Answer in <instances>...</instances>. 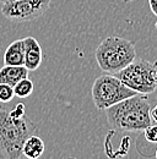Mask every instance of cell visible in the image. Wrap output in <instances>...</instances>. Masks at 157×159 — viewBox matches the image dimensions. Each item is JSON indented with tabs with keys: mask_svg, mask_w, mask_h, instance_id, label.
<instances>
[{
	"mask_svg": "<svg viewBox=\"0 0 157 159\" xmlns=\"http://www.w3.org/2000/svg\"><path fill=\"white\" fill-rule=\"evenodd\" d=\"M38 126L26 114L12 116L10 108L0 107V154L4 159H20L25 141L35 135Z\"/></svg>",
	"mask_w": 157,
	"mask_h": 159,
	"instance_id": "6da1fadb",
	"label": "cell"
},
{
	"mask_svg": "<svg viewBox=\"0 0 157 159\" xmlns=\"http://www.w3.org/2000/svg\"><path fill=\"white\" fill-rule=\"evenodd\" d=\"M150 109L146 94H135L107 108V121L114 130L144 131L152 121Z\"/></svg>",
	"mask_w": 157,
	"mask_h": 159,
	"instance_id": "7a4b0ae2",
	"label": "cell"
},
{
	"mask_svg": "<svg viewBox=\"0 0 157 159\" xmlns=\"http://www.w3.org/2000/svg\"><path fill=\"white\" fill-rule=\"evenodd\" d=\"M95 58L102 71L116 75L135 60L136 50L131 40L109 36L98 44Z\"/></svg>",
	"mask_w": 157,
	"mask_h": 159,
	"instance_id": "3957f363",
	"label": "cell"
},
{
	"mask_svg": "<svg viewBox=\"0 0 157 159\" xmlns=\"http://www.w3.org/2000/svg\"><path fill=\"white\" fill-rule=\"evenodd\" d=\"M116 76L137 94L147 96L157 89V61L134 60Z\"/></svg>",
	"mask_w": 157,
	"mask_h": 159,
	"instance_id": "277c9868",
	"label": "cell"
},
{
	"mask_svg": "<svg viewBox=\"0 0 157 159\" xmlns=\"http://www.w3.org/2000/svg\"><path fill=\"white\" fill-rule=\"evenodd\" d=\"M137 94L133 89L126 87L116 75H102L95 80L91 96L98 110H106L107 108L117 104Z\"/></svg>",
	"mask_w": 157,
	"mask_h": 159,
	"instance_id": "5b68a950",
	"label": "cell"
},
{
	"mask_svg": "<svg viewBox=\"0 0 157 159\" xmlns=\"http://www.w3.org/2000/svg\"><path fill=\"white\" fill-rule=\"evenodd\" d=\"M52 0H14L1 6L4 17L12 22H30L40 17L49 7Z\"/></svg>",
	"mask_w": 157,
	"mask_h": 159,
	"instance_id": "8992f818",
	"label": "cell"
},
{
	"mask_svg": "<svg viewBox=\"0 0 157 159\" xmlns=\"http://www.w3.org/2000/svg\"><path fill=\"white\" fill-rule=\"evenodd\" d=\"M25 44V59L23 66L28 71H36L42 64V48L38 40L33 37L23 38Z\"/></svg>",
	"mask_w": 157,
	"mask_h": 159,
	"instance_id": "52a82bcc",
	"label": "cell"
},
{
	"mask_svg": "<svg viewBox=\"0 0 157 159\" xmlns=\"http://www.w3.org/2000/svg\"><path fill=\"white\" fill-rule=\"evenodd\" d=\"M25 59V44L23 39L14 40L9 47L6 48L2 61L4 65H11V66H22Z\"/></svg>",
	"mask_w": 157,
	"mask_h": 159,
	"instance_id": "ba28073f",
	"label": "cell"
},
{
	"mask_svg": "<svg viewBox=\"0 0 157 159\" xmlns=\"http://www.w3.org/2000/svg\"><path fill=\"white\" fill-rule=\"evenodd\" d=\"M28 70L22 66H11L4 65L0 69V83H6L10 86H15L19 81L28 77Z\"/></svg>",
	"mask_w": 157,
	"mask_h": 159,
	"instance_id": "9c48e42d",
	"label": "cell"
},
{
	"mask_svg": "<svg viewBox=\"0 0 157 159\" xmlns=\"http://www.w3.org/2000/svg\"><path fill=\"white\" fill-rule=\"evenodd\" d=\"M44 153V142L43 139L32 135L25 141L22 147V156L28 159H38Z\"/></svg>",
	"mask_w": 157,
	"mask_h": 159,
	"instance_id": "30bf717a",
	"label": "cell"
},
{
	"mask_svg": "<svg viewBox=\"0 0 157 159\" xmlns=\"http://www.w3.org/2000/svg\"><path fill=\"white\" fill-rule=\"evenodd\" d=\"M32 92H33V82L28 80V77L19 81L14 86V93L19 98H27L28 96L32 94Z\"/></svg>",
	"mask_w": 157,
	"mask_h": 159,
	"instance_id": "8fae6325",
	"label": "cell"
},
{
	"mask_svg": "<svg viewBox=\"0 0 157 159\" xmlns=\"http://www.w3.org/2000/svg\"><path fill=\"white\" fill-rule=\"evenodd\" d=\"M14 97V87L6 83H0V103H9Z\"/></svg>",
	"mask_w": 157,
	"mask_h": 159,
	"instance_id": "7c38bea8",
	"label": "cell"
},
{
	"mask_svg": "<svg viewBox=\"0 0 157 159\" xmlns=\"http://www.w3.org/2000/svg\"><path fill=\"white\" fill-rule=\"evenodd\" d=\"M144 136L147 142L150 143H157V125H149L144 130Z\"/></svg>",
	"mask_w": 157,
	"mask_h": 159,
	"instance_id": "4fadbf2b",
	"label": "cell"
},
{
	"mask_svg": "<svg viewBox=\"0 0 157 159\" xmlns=\"http://www.w3.org/2000/svg\"><path fill=\"white\" fill-rule=\"evenodd\" d=\"M149 5H150V10L151 12L157 16V0H149Z\"/></svg>",
	"mask_w": 157,
	"mask_h": 159,
	"instance_id": "5bb4252c",
	"label": "cell"
},
{
	"mask_svg": "<svg viewBox=\"0 0 157 159\" xmlns=\"http://www.w3.org/2000/svg\"><path fill=\"white\" fill-rule=\"evenodd\" d=\"M150 116H151V120L157 122V104L152 109H150Z\"/></svg>",
	"mask_w": 157,
	"mask_h": 159,
	"instance_id": "9a60e30c",
	"label": "cell"
},
{
	"mask_svg": "<svg viewBox=\"0 0 157 159\" xmlns=\"http://www.w3.org/2000/svg\"><path fill=\"white\" fill-rule=\"evenodd\" d=\"M5 1H6V0H0V4H4Z\"/></svg>",
	"mask_w": 157,
	"mask_h": 159,
	"instance_id": "2e32d148",
	"label": "cell"
},
{
	"mask_svg": "<svg viewBox=\"0 0 157 159\" xmlns=\"http://www.w3.org/2000/svg\"><path fill=\"white\" fill-rule=\"evenodd\" d=\"M155 157H156V159H157V149H156V153H155Z\"/></svg>",
	"mask_w": 157,
	"mask_h": 159,
	"instance_id": "e0dca14e",
	"label": "cell"
},
{
	"mask_svg": "<svg viewBox=\"0 0 157 159\" xmlns=\"http://www.w3.org/2000/svg\"><path fill=\"white\" fill-rule=\"evenodd\" d=\"M155 26H156V30H157V22H156V23H155Z\"/></svg>",
	"mask_w": 157,
	"mask_h": 159,
	"instance_id": "ac0fdd59",
	"label": "cell"
},
{
	"mask_svg": "<svg viewBox=\"0 0 157 159\" xmlns=\"http://www.w3.org/2000/svg\"><path fill=\"white\" fill-rule=\"evenodd\" d=\"M6 1H14V0H6Z\"/></svg>",
	"mask_w": 157,
	"mask_h": 159,
	"instance_id": "d6986e66",
	"label": "cell"
}]
</instances>
